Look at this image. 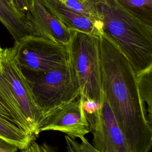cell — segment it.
<instances>
[{
    "label": "cell",
    "instance_id": "cell-14",
    "mask_svg": "<svg viewBox=\"0 0 152 152\" xmlns=\"http://www.w3.org/2000/svg\"><path fill=\"white\" fill-rule=\"evenodd\" d=\"M140 93L147 104L148 121L152 127V68L137 77Z\"/></svg>",
    "mask_w": 152,
    "mask_h": 152
},
{
    "label": "cell",
    "instance_id": "cell-17",
    "mask_svg": "<svg viewBox=\"0 0 152 152\" xmlns=\"http://www.w3.org/2000/svg\"><path fill=\"white\" fill-rule=\"evenodd\" d=\"M15 8L21 14L27 16L33 5L34 0H10Z\"/></svg>",
    "mask_w": 152,
    "mask_h": 152
},
{
    "label": "cell",
    "instance_id": "cell-18",
    "mask_svg": "<svg viewBox=\"0 0 152 152\" xmlns=\"http://www.w3.org/2000/svg\"><path fill=\"white\" fill-rule=\"evenodd\" d=\"M67 152H83L80 146V143L68 135L65 136Z\"/></svg>",
    "mask_w": 152,
    "mask_h": 152
},
{
    "label": "cell",
    "instance_id": "cell-24",
    "mask_svg": "<svg viewBox=\"0 0 152 152\" xmlns=\"http://www.w3.org/2000/svg\"><path fill=\"white\" fill-rule=\"evenodd\" d=\"M2 49L1 48V46H0V51H2Z\"/></svg>",
    "mask_w": 152,
    "mask_h": 152
},
{
    "label": "cell",
    "instance_id": "cell-11",
    "mask_svg": "<svg viewBox=\"0 0 152 152\" xmlns=\"http://www.w3.org/2000/svg\"><path fill=\"white\" fill-rule=\"evenodd\" d=\"M0 21L15 40L34 35L33 27L26 15L20 13L10 0H0Z\"/></svg>",
    "mask_w": 152,
    "mask_h": 152
},
{
    "label": "cell",
    "instance_id": "cell-21",
    "mask_svg": "<svg viewBox=\"0 0 152 152\" xmlns=\"http://www.w3.org/2000/svg\"><path fill=\"white\" fill-rule=\"evenodd\" d=\"M80 140V146L83 152H99L88 141L85 137L82 138Z\"/></svg>",
    "mask_w": 152,
    "mask_h": 152
},
{
    "label": "cell",
    "instance_id": "cell-5",
    "mask_svg": "<svg viewBox=\"0 0 152 152\" xmlns=\"http://www.w3.org/2000/svg\"><path fill=\"white\" fill-rule=\"evenodd\" d=\"M68 59L77 76L80 96L84 100L101 103L103 93L101 83L99 36L72 30L66 46Z\"/></svg>",
    "mask_w": 152,
    "mask_h": 152
},
{
    "label": "cell",
    "instance_id": "cell-19",
    "mask_svg": "<svg viewBox=\"0 0 152 152\" xmlns=\"http://www.w3.org/2000/svg\"><path fill=\"white\" fill-rule=\"evenodd\" d=\"M19 148L0 137V152H17Z\"/></svg>",
    "mask_w": 152,
    "mask_h": 152
},
{
    "label": "cell",
    "instance_id": "cell-9",
    "mask_svg": "<svg viewBox=\"0 0 152 152\" xmlns=\"http://www.w3.org/2000/svg\"><path fill=\"white\" fill-rule=\"evenodd\" d=\"M27 17L33 27L34 36L64 46L69 44L72 30L66 27L42 0H34L33 8L27 14Z\"/></svg>",
    "mask_w": 152,
    "mask_h": 152
},
{
    "label": "cell",
    "instance_id": "cell-2",
    "mask_svg": "<svg viewBox=\"0 0 152 152\" xmlns=\"http://www.w3.org/2000/svg\"><path fill=\"white\" fill-rule=\"evenodd\" d=\"M102 31L125 56L138 77L152 68V31L116 0H87Z\"/></svg>",
    "mask_w": 152,
    "mask_h": 152
},
{
    "label": "cell",
    "instance_id": "cell-7",
    "mask_svg": "<svg viewBox=\"0 0 152 152\" xmlns=\"http://www.w3.org/2000/svg\"><path fill=\"white\" fill-rule=\"evenodd\" d=\"M45 131L62 132L72 138L80 140L90 132L83 99L80 96L44 114L37 126L36 135Z\"/></svg>",
    "mask_w": 152,
    "mask_h": 152
},
{
    "label": "cell",
    "instance_id": "cell-20",
    "mask_svg": "<svg viewBox=\"0 0 152 152\" xmlns=\"http://www.w3.org/2000/svg\"><path fill=\"white\" fill-rule=\"evenodd\" d=\"M20 152H44L41 145L39 144L34 141L31 142L26 147L20 150Z\"/></svg>",
    "mask_w": 152,
    "mask_h": 152
},
{
    "label": "cell",
    "instance_id": "cell-12",
    "mask_svg": "<svg viewBox=\"0 0 152 152\" xmlns=\"http://www.w3.org/2000/svg\"><path fill=\"white\" fill-rule=\"evenodd\" d=\"M0 137L15 145L19 150L26 147L35 140V136L0 116Z\"/></svg>",
    "mask_w": 152,
    "mask_h": 152
},
{
    "label": "cell",
    "instance_id": "cell-10",
    "mask_svg": "<svg viewBox=\"0 0 152 152\" xmlns=\"http://www.w3.org/2000/svg\"><path fill=\"white\" fill-rule=\"evenodd\" d=\"M42 1L68 28L98 36L102 34L97 23L70 8L61 0Z\"/></svg>",
    "mask_w": 152,
    "mask_h": 152
},
{
    "label": "cell",
    "instance_id": "cell-1",
    "mask_svg": "<svg viewBox=\"0 0 152 152\" xmlns=\"http://www.w3.org/2000/svg\"><path fill=\"white\" fill-rule=\"evenodd\" d=\"M99 54L102 91L131 152H149L152 127L136 74L123 53L103 34L99 36Z\"/></svg>",
    "mask_w": 152,
    "mask_h": 152
},
{
    "label": "cell",
    "instance_id": "cell-23",
    "mask_svg": "<svg viewBox=\"0 0 152 152\" xmlns=\"http://www.w3.org/2000/svg\"><path fill=\"white\" fill-rule=\"evenodd\" d=\"M3 50V49H2ZM2 51H0V69L1 68V59H2Z\"/></svg>",
    "mask_w": 152,
    "mask_h": 152
},
{
    "label": "cell",
    "instance_id": "cell-6",
    "mask_svg": "<svg viewBox=\"0 0 152 152\" xmlns=\"http://www.w3.org/2000/svg\"><path fill=\"white\" fill-rule=\"evenodd\" d=\"M11 51L20 68L31 71H49L68 62L66 46L34 35L15 42Z\"/></svg>",
    "mask_w": 152,
    "mask_h": 152
},
{
    "label": "cell",
    "instance_id": "cell-4",
    "mask_svg": "<svg viewBox=\"0 0 152 152\" xmlns=\"http://www.w3.org/2000/svg\"><path fill=\"white\" fill-rule=\"evenodd\" d=\"M21 69L33 100L43 115L80 96L79 83L68 59L60 66L46 71Z\"/></svg>",
    "mask_w": 152,
    "mask_h": 152
},
{
    "label": "cell",
    "instance_id": "cell-3",
    "mask_svg": "<svg viewBox=\"0 0 152 152\" xmlns=\"http://www.w3.org/2000/svg\"><path fill=\"white\" fill-rule=\"evenodd\" d=\"M0 96L23 129L37 136V126L43 113L33 100L21 69L13 56L11 48L2 51Z\"/></svg>",
    "mask_w": 152,
    "mask_h": 152
},
{
    "label": "cell",
    "instance_id": "cell-22",
    "mask_svg": "<svg viewBox=\"0 0 152 152\" xmlns=\"http://www.w3.org/2000/svg\"><path fill=\"white\" fill-rule=\"evenodd\" d=\"M41 147L44 152H58L55 147L50 145L46 142L43 143L41 145Z\"/></svg>",
    "mask_w": 152,
    "mask_h": 152
},
{
    "label": "cell",
    "instance_id": "cell-16",
    "mask_svg": "<svg viewBox=\"0 0 152 152\" xmlns=\"http://www.w3.org/2000/svg\"><path fill=\"white\" fill-rule=\"evenodd\" d=\"M0 116L5 119L8 121L15 125V126L19 127L20 128L24 130L22 127V126L21 125L19 121H18V119L16 118V117L12 113V112L11 110L8 106L6 102L3 100V99L1 96H0Z\"/></svg>",
    "mask_w": 152,
    "mask_h": 152
},
{
    "label": "cell",
    "instance_id": "cell-8",
    "mask_svg": "<svg viewBox=\"0 0 152 152\" xmlns=\"http://www.w3.org/2000/svg\"><path fill=\"white\" fill-rule=\"evenodd\" d=\"M87 121L90 124V132L93 134L92 145L97 151L131 152L104 94L100 109Z\"/></svg>",
    "mask_w": 152,
    "mask_h": 152
},
{
    "label": "cell",
    "instance_id": "cell-15",
    "mask_svg": "<svg viewBox=\"0 0 152 152\" xmlns=\"http://www.w3.org/2000/svg\"><path fill=\"white\" fill-rule=\"evenodd\" d=\"M64 4L78 13L96 21L95 15L87 0H61ZM98 24V23H97ZM99 25V24H98Z\"/></svg>",
    "mask_w": 152,
    "mask_h": 152
},
{
    "label": "cell",
    "instance_id": "cell-13",
    "mask_svg": "<svg viewBox=\"0 0 152 152\" xmlns=\"http://www.w3.org/2000/svg\"><path fill=\"white\" fill-rule=\"evenodd\" d=\"M137 20L152 31V0H116Z\"/></svg>",
    "mask_w": 152,
    "mask_h": 152
}]
</instances>
